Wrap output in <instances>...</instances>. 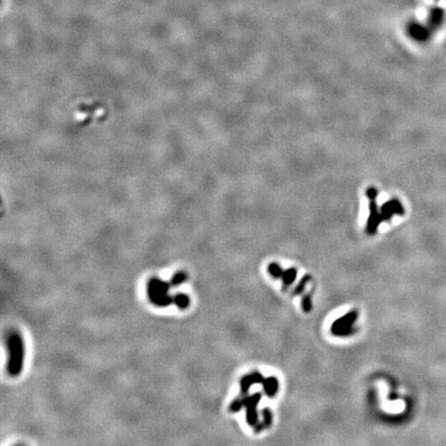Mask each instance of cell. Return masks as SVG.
Returning a JSON list of instances; mask_svg holds the SVG:
<instances>
[{"label": "cell", "mask_w": 446, "mask_h": 446, "mask_svg": "<svg viewBox=\"0 0 446 446\" xmlns=\"http://www.w3.org/2000/svg\"><path fill=\"white\" fill-rule=\"evenodd\" d=\"M302 309L304 312L308 313L312 310V300L310 294H305L302 298Z\"/></svg>", "instance_id": "obj_17"}, {"label": "cell", "mask_w": 446, "mask_h": 446, "mask_svg": "<svg viewBox=\"0 0 446 446\" xmlns=\"http://www.w3.org/2000/svg\"><path fill=\"white\" fill-rule=\"evenodd\" d=\"M8 374L10 377H18L23 370L25 356L23 338L18 332H12L8 337Z\"/></svg>", "instance_id": "obj_1"}, {"label": "cell", "mask_w": 446, "mask_h": 446, "mask_svg": "<svg viewBox=\"0 0 446 446\" xmlns=\"http://www.w3.org/2000/svg\"><path fill=\"white\" fill-rule=\"evenodd\" d=\"M445 12L441 8H433L428 14V26L432 29H437L444 21Z\"/></svg>", "instance_id": "obj_9"}, {"label": "cell", "mask_w": 446, "mask_h": 446, "mask_svg": "<svg viewBox=\"0 0 446 446\" xmlns=\"http://www.w3.org/2000/svg\"><path fill=\"white\" fill-rule=\"evenodd\" d=\"M296 275H298V270L294 268H290L288 270H284L283 276H282V282H283V290H286V288L290 286L296 279Z\"/></svg>", "instance_id": "obj_12"}, {"label": "cell", "mask_w": 446, "mask_h": 446, "mask_svg": "<svg viewBox=\"0 0 446 446\" xmlns=\"http://www.w3.org/2000/svg\"><path fill=\"white\" fill-rule=\"evenodd\" d=\"M367 194L370 198V216L368 219L367 232L369 234H375L380 223L384 221V218H382L381 213L378 211V206L376 204L377 190L375 188H369Z\"/></svg>", "instance_id": "obj_4"}, {"label": "cell", "mask_w": 446, "mask_h": 446, "mask_svg": "<svg viewBox=\"0 0 446 446\" xmlns=\"http://www.w3.org/2000/svg\"><path fill=\"white\" fill-rule=\"evenodd\" d=\"M268 270L272 277L276 279H282L284 270L277 262H270L268 266Z\"/></svg>", "instance_id": "obj_14"}, {"label": "cell", "mask_w": 446, "mask_h": 446, "mask_svg": "<svg viewBox=\"0 0 446 446\" xmlns=\"http://www.w3.org/2000/svg\"><path fill=\"white\" fill-rule=\"evenodd\" d=\"M262 398V394L260 392L253 394L252 396H247L245 400L244 407L246 408V422L249 426H256L258 422V405L260 402Z\"/></svg>", "instance_id": "obj_5"}, {"label": "cell", "mask_w": 446, "mask_h": 446, "mask_svg": "<svg viewBox=\"0 0 446 446\" xmlns=\"http://www.w3.org/2000/svg\"><path fill=\"white\" fill-rule=\"evenodd\" d=\"M408 32L412 38L416 40L418 42L426 40L430 36L428 29L426 26H422L418 23L410 24V26L408 27Z\"/></svg>", "instance_id": "obj_8"}, {"label": "cell", "mask_w": 446, "mask_h": 446, "mask_svg": "<svg viewBox=\"0 0 446 446\" xmlns=\"http://www.w3.org/2000/svg\"><path fill=\"white\" fill-rule=\"evenodd\" d=\"M405 213L402 204L398 200H392L381 206V215L384 221H388L394 215L403 216Z\"/></svg>", "instance_id": "obj_6"}, {"label": "cell", "mask_w": 446, "mask_h": 446, "mask_svg": "<svg viewBox=\"0 0 446 446\" xmlns=\"http://www.w3.org/2000/svg\"><path fill=\"white\" fill-rule=\"evenodd\" d=\"M311 281V276L310 275H305L300 279V281L298 283V285L294 288V290H292V296H298L302 292L306 290V285L308 284V282Z\"/></svg>", "instance_id": "obj_15"}, {"label": "cell", "mask_w": 446, "mask_h": 446, "mask_svg": "<svg viewBox=\"0 0 446 446\" xmlns=\"http://www.w3.org/2000/svg\"><path fill=\"white\" fill-rule=\"evenodd\" d=\"M266 378L260 372H252L251 374L245 375L241 381V394L243 396L249 394V390L253 384H264Z\"/></svg>", "instance_id": "obj_7"}, {"label": "cell", "mask_w": 446, "mask_h": 446, "mask_svg": "<svg viewBox=\"0 0 446 446\" xmlns=\"http://www.w3.org/2000/svg\"><path fill=\"white\" fill-rule=\"evenodd\" d=\"M262 416L264 418L262 422H260L256 426H254V431H256V433H260V431H262V430L270 428L273 422L272 412H270V410L268 408H264L262 410Z\"/></svg>", "instance_id": "obj_10"}, {"label": "cell", "mask_w": 446, "mask_h": 446, "mask_svg": "<svg viewBox=\"0 0 446 446\" xmlns=\"http://www.w3.org/2000/svg\"><path fill=\"white\" fill-rule=\"evenodd\" d=\"M358 317V311L354 310L350 311L347 314H345L344 316L338 318L334 322V324H332L330 328V332L334 336H339V337H346V336H352V334L356 332V328L354 326V322H356Z\"/></svg>", "instance_id": "obj_3"}, {"label": "cell", "mask_w": 446, "mask_h": 446, "mask_svg": "<svg viewBox=\"0 0 446 446\" xmlns=\"http://www.w3.org/2000/svg\"><path fill=\"white\" fill-rule=\"evenodd\" d=\"M170 283L160 278L152 277L147 285V294L153 305L157 307H168L174 304V296L168 294Z\"/></svg>", "instance_id": "obj_2"}, {"label": "cell", "mask_w": 446, "mask_h": 446, "mask_svg": "<svg viewBox=\"0 0 446 446\" xmlns=\"http://www.w3.org/2000/svg\"><path fill=\"white\" fill-rule=\"evenodd\" d=\"M186 280H187V274H186V272H183V270H180V272H177L176 274H174V275L172 277L170 283L172 286H174V288H177V286L183 284Z\"/></svg>", "instance_id": "obj_16"}, {"label": "cell", "mask_w": 446, "mask_h": 446, "mask_svg": "<svg viewBox=\"0 0 446 446\" xmlns=\"http://www.w3.org/2000/svg\"><path fill=\"white\" fill-rule=\"evenodd\" d=\"M174 304L176 305L179 309L185 310L190 305V298L185 294H177L174 296Z\"/></svg>", "instance_id": "obj_13"}, {"label": "cell", "mask_w": 446, "mask_h": 446, "mask_svg": "<svg viewBox=\"0 0 446 446\" xmlns=\"http://www.w3.org/2000/svg\"><path fill=\"white\" fill-rule=\"evenodd\" d=\"M262 386H264V390L266 396L270 398H273L278 392L279 382L276 377H268V378H266Z\"/></svg>", "instance_id": "obj_11"}]
</instances>
